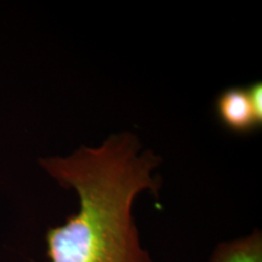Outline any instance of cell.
<instances>
[{
	"label": "cell",
	"mask_w": 262,
	"mask_h": 262,
	"mask_svg": "<svg viewBox=\"0 0 262 262\" xmlns=\"http://www.w3.org/2000/svg\"><path fill=\"white\" fill-rule=\"evenodd\" d=\"M141 147L136 135L119 133L98 147L39 160L52 179L79 196L78 212L48 229L49 261L153 262L141 247L133 204L143 191L158 195L162 180L152 172L162 159Z\"/></svg>",
	"instance_id": "obj_1"
},
{
	"label": "cell",
	"mask_w": 262,
	"mask_h": 262,
	"mask_svg": "<svg viewBox=\"0 0 262 262\" xmlns=\"http://www.w3.org/2000/svg\"><path fill=\"white\" fill-rule=\"evenodd\" d=\"M216 112L220 122L228 130L237 134L250 133L258 124L247 88H231L219 95Z\"/></svg>",
	"instance_id": "obj_2"
},
{
	"label": "cell",
	"mask_w": 262,
	"mask_h": 262,
	"mask_svg": "<svg viewBox=\"0 0 262 262\" xmlns=\"http://www.w3.org/2000/svg\"><path fill=\"white\" fill-rule=\"evenodd\" d=\"M209 262H262L261 232L219 244Z\"/></svg>",
	"instance_id": "obj_3"
},
{
	"label": "cell",
	"mask_w": 262,
	"mask_h": 262,
	"mask_svg": "<svg viewBox=\"0 0 262 262\" xmlns=\"http://www.w3.org/2000/svg\"><path fill=\"white\" fill-rule=\"evenodd\" d=\"M249 97H250L251 106H253L255 117H256L258 124H262V84L258 83L251 84L247 88Z\"/></svg>",
	"instance_id": "obj_4"
}]
</instances>
